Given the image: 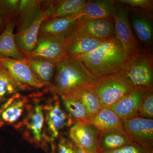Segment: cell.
<instances>
[{
	"label": "cell",
	"instance_id": "836d02e7",
	"mask_svg": "<svg viewBox=\"0 0 153 153\" xmlns=\"http://www.w3.org/2000/svg\"><path fill=\"white\" fill-rule=\"evenodd\" d=\"M9 21L0 16V34L4 31Z\"/></svg>",
	"mask_w": 153,
	"mask_h": 153
},
{
	"label": "cell",
	"instance_id": "ac0fdd59",
	"mask_svg": "<svg viewBox=\"0 0 153 153\" xmlns=\"http://www.w3.org/2000/svg\"><path fill=\"white\" fill-rule=\"evenodd\" d=\"M46 4V1L20 0L15 34L27 30L44 10Z\"/></svg>",
	"mask_w": 153,
	"mask_h": 153
},
{
	"label": "cell",
	"instance_id": "3957f363",
	"mask_svg": "<svg viewBox=\"0 0 153 153\" xmlns=\"http://www.w3.org/2000/svg\"><path fill=\"white\" fill-rule=\"evenodd\" d=\"M42 93L30 95V104L27 117L20 130L26 140L36 147L48 152L52 147L47 134Z\"/></svg>",
	"mask_w": 153,
	"mask_h": 153
},
{
	"label": "cell",
	"instance_id": "1f68e13d",
	"mask_svg": "<svg viewBox=\"0 0 153 153\" xmlns=\"http://www.w3.org/2000/svg\"><path fill=\"white\" fill-rule=\"evenodd\" d=\"M102 153H153L133 143L123 147L111 152Z\"/></svg>",
	"mask_w": 153,
	"mask_h": 153
},
{
	"label": "cell",
	"instance_id": "e0dca14e",
	"mask_svg": "<svg viewBox=\"0 0 153 153\" xmlns=\"http://www.w3.org/2000/svg\"><path fill=\"white\" fill-rule=\"evenodd\" d=\"M78 27L91 37L105 41L116 37L113 18L97 19L81 18Z\"/></svg>",
	"mask_w": 153,
	"mask_h": 153
},
{
	"label": "cell",
	"instance_id": "4fadbf2b",
	"mask_svg": "<svg viewBox=\"0 0 153 153\" xmlns=\"http://www.w3.org/2000/svg\"><path fill=\"white\" fill-rule=\"evenodd\" d=\"M66 39L52 36H38L36 47L30 54L27 55L57 63L66 56Z\"/></svg>",
	"mask_w": 153,
	"mask_h": 153
},
{
	"label": "cell",
	"instance_id": "7a4b0ae2",
	"mask_svg": "<svg viewBox=\"0 0 153 153\" xmlns=\"http://www.w3.org/2000/svg\"><path fill=\"white\" fill-rule=\"evenodd\" d=\"M75 58L98 78L122 71L129 59L116 37L102 42L90 53Z\"/></svg>",
	"mask_w": 153,
	"mask_h": 153
},
{
	"label": "cell",
	"instance_id": "9c48e42d",
	"mask_svg": "<svg viewBox=\"0 0 153 153\" xmlns=\"http://www.w3.org/2000/svg\"><path fill=\"white\" fill-rule=\"evenodd\" d=\"M30 98L20 93L15 94L0 107V127L4 125L20 130L29 110Z\"/></svg>",
	"mask_w": 153,
	"mask_h": 153
},
{
	"label": "cell",
	"instance_id": "ba28073f",
	"mask_svg": "<svg viewBox=\"0 0 153 153\" xmlns=\"http://www.w3.org/2000/svg\"><path fill=\"white\" fill-rule=\"evenodd\" d=\"M0 67L17 82L21 90H33L45 87L34 74L25 58L16 59L0 56Z\"/></svg>",
	"mask_w": 153,
	"mask_h": 153
},
{
	"label": "cell",
	"instance_id": "484cf974",
	"mask_svg": "<svg viewBox=\"0 0 153 153\" xmlns=\"http://www.w3.org/2000/svg\"><path fill=\"white\" fill-rule=\"evenodd\" d=\"M93 86L84 88L73 94L81 102L90 115L95 114L102 107Z\"/></svg>",
	"mask_w": 153,
	"mask_h": 153
},
{
	"label": "cell",
	"instance_id": "4dcf8cb0",
	"mask_svg": "<svg viewBox=\"0 0 153 153\" xmlns=\"http://www.w3.org/2000/svg\"><path fill=\"white\" fill-rule=\"evenodd\" d=\"M55 153H74V145L70 139L60 137Z\"/></svg>",
	"mask_w": 153,
	"mask_h": 153
},
{
	"label": "cell",
	"instance_id": "30bf717a",
	"mask_svg": "<svg viewBox=\"0 0 153 153\" xmlns=\"http://www.w3.org/2000/svg\"><path fill=\"white\" fill-rule=\"evenodd\" d=\"M123 128L133 143L153 152V119L131 118L123 120Z\"/></svg>",
	"mask_w": 153,
	"mask_h": 153
},
{
	"label": "cell",
	"instance_id": "2e32d148",
	"mask_svg": "<svg viewBox=\"0 0 153 153\" xmlns=\"http://www.w3.org/2000/svg\"><path fill=\"white\" fill-rule=\"evenodd\" d=\"M81 18L79 14L72 17L49 18L42 23L38 36L68 38L76 30Z\"/></svg>",
	"mask_w": 153,
	"mask_h": 153
},
{
	"label": "cell",
	"instance_id": "d6986e66",
	"mask_svg": "<svg viewBox=\"0 0 153 153\" xmlns=\"http://www.w3.org/2000/svg\"><path fill=\"white\" fill-rule=\"evenodd\" d=\"M133 143L123 128L99 130L98 143L101 153L120 149Z\"/></svg>",
	"mask_w": 153,
	"mask_h": 153
},
{
	"label": "cell",
	"instance_id": "f1b7e54d",
	"mask_svg": "<svg viewBox=\"0 0 153 153\" xmlns=\"http://www.w3.org/2000/svg\"><path fill=\"white\" fill-rule=\"evenodd\" d=\"M20 0H0V16L16 22Z\"/></svg>",
	"mask_w": 153,
	"mask_h": 153
},
{
	"label": "cell",
	"instance_id": "8fae6325",
	"mask_svg": "<svg viewBox=\"0 0 153 153\" xmlns=\"http://www.w3.org/2000/svg\"><path fill=\"white\" fill-rule=\"evenodd\" d=\"M99 130L90 124L74 123L69 129V139L76 146L88 153H101L98 143Z\"/></svg>",
	"mask_w": 153,
	"mask_h": 153
},
{
	"label": "cell",
	"instance_id": "8992f818",
	"mask_svg": "<svg viewBox=\"0 0 153 153\" xmlns=\"http://www.w3.org/2000/svg\"><path fill=\"white\" fill-rule=\"evenodd\" d=\"M153 64L152 54L141 51L129 59L122 71L134 87L151 88L153 85Z\"/></svg>",
	"mask_w": 153,
	"mask_h": 153
},
{
	"label": "cell",
	"instance_id": "ffe728a7",
	"mask_svg": "<svg viewBox=\"0 0 153 153\" xmlns=\"http://www.w3.org/2000/svg\"><path fill=\"white\" fill-rule=\"evenodd\" d=\"M25 59L38 80L47 88L52 85L57 63L40 57L25 55Z\"/></svg>",
	"mask_w": 153,
	"mask_h": 153
},
{
	"label": "cell",
	"instance_id": "4316f807",
	"mask_svg": "<svg viewBox=\"0 0 153 153\" xmlns=\"http://www.w3.org/2000/svg\"><path fill=\"white\" fill-rule=\"evenodd\" d=\"M133 28L140 40L148 44L152 40L153 31L150 22L145 17H136L132 21Z\"/></svg>",
	"mask_w": 153,
	"mask_h": 153
},
{
	"label": "cell",
	"instance_id": "7c38bea8",
	"mask_svg": "<svg viewBox=\"0 0 153 153\" xmlns=\"http://www.w3.org/2000/svg\"><path fill=\"white\" fill-rule=\"evenodd\" d=\"M55 1H46L44 10L30 27L22 33L15 34V40L19 50L24 54H29L37 44L39 31L44 21L52 15Z\"/></svg>",
	"mask_w": 153,
	"mask_h": 153
},
{
	"label": "cell",
	"instance_id": "44dd1931",
	"mask_svg": "<svg viewBox=\"0 0 153 153\" xmlns=\"http://www.w3.org/2000/svg\"><path fill=\"white\" fill-rule=\"evenodd\" d=\"M117 3L114 0L87 1L79 14L82 18L88 19L112 18Z\"/></svg>",
	"mask_w": 153,
	"mask_h": 153
},
{
	"label": "cell",
	"instance_id": "83f0119b",
	"mask_svg": "<svg viewBox=\"0 0 153 153\" xmlns=\"http://www.w3.org/2000/svg\"><path fill=\"white\" fill-rule=\"evenodd\" d=\"M19 85L7 71L0 67V97H6L19 93Z\"/></svg>",
	"mask_w": 153,
	"mask_h": 153
},
{
	"label": "cell",
	"instance_id": "e575fe53",
	"mask_svg": "<svg viewBox=\"0 0 153 153\" xmlns=\"http://www.w3.org/2000/svg\"><path fill=\"white\" fill-rule=\"evenodd\" d=\"M74 153H88L83 150L81 149L80 148H78V147L74 145Z\"/></svg>",
	"mask_w": 153,
	"mask_h": 153
},
{
	"label": "cell",
	"instance_id": "277c9868",
	"mask_svg": "<svg viewBox=\"0 0 153 153\" xmlns=\"http://www.w3.org/2000/svg\"><path fill=\"white\" fill-rule=\"evenodd\" d=\"M93 87L102 107L109 108L134 88L122 71L100 77Z\"/></svg>",
	"mask_w": 153,
	"mask_h": 153
},
{
	"label": "cell",
	"instance_id": "cb8c5ba5",
	"mask_svg": "<svg viewBox=\"0 0 153 153\" xmlns=\"http://www.w3.org/2000/svg\"><path fill=\"white\" fill-rule=\"evenodd\" d=\"M63 106L74 123H85L90 114L74 94L60 96Z\"/></svg>",
	"mask_w": 153,
	"mask_h": 153
},
{
	"label": "cell",
	"instance_id": "6da1fadb",
	"mask_svg": "<svg viewBox=\"0 0 153 153\" xmlns=\"http://www.w3.org/2000/svg\"><path fill=\"white\" fill-rule=\"evenodd\" d=\"M98 79L79 59L66 55L57 62L52 85L47 88L59 97L71 95L94 85Z\"/></svg>",
	"mask_w": 153,
	"mask_h": 153
},
{
	"label": "cell",
	"instance_id": "5bb4252c",
	"mask_svg": "<svg viewBox=\"0 0 153 153\" xmlns=\"http://www.w3.org/2000/svg\"><path fill=\"white\" fill-rule=\"evenodd\" d=\"M151 88L134 87L129 93L110 108L123 120L138 117L139 110L143 98Z\"/></svg>",
	"mask_w": 153,
	"mask_h": 153
},
{
	"label": "cell",
	"instance_id": "9a60e30c",
	"mask_svg": "<svg viewBox=\"0 0 153 153\" xmlns=\"http://www.w3.org/2000/svg\"><path fill=\"white\" fill-rule=\"evenodd\" d=\"M103 41L89 36L77 26L76 30L66 39V55L77 57L90 53Z\"/></svg>",
	"mask_w": 153,
	"mask_h": 153
},
{
	"label": "cell",
	"instance_id": "52a82bcc",
	"mask_svg": "<svg viewBox=\"0 0 153 153\" xmlns=\"http://www.w3.org/2000/svg\"><path fill=\"white\" fill-rule=\"evenodd\" d=\"M117 1L112 15L116 37L130 58L141 52V46L132 30L127 9Z\"/></svg>",
	"mask_w": 153,
	"mask_h": 153
},
{
	"label": "cell",
	"instance_id": "5b68a950",
	"mask_svg": "<svg viewBox=\"0 0 153 153\" xmlns=\"http://www.w3.org/2000/svg\"><path fill=\"white\" fill-rule=\"evenodd\" d=\"M59 98V96L52 93V96L44 102L46 129L52 144L51 149L56 147L55 140L60 137L62 131L65 128H70L74 124L62 108Z\"/></svg>",
	"mask_w": 153,
	"mask_h": 153
},
{
	"label": "cell",
	"instance_id": "d4e9b609",
	"mask_svg": "<svg viewBox=\"0 0 153 153\" xmlns=\"http://www.w3.org/2000/svg\"><path fill=\"white\" fill-rule=\"evenodd\" d=\"M87 1L86 0L55 1L53 12L49 18H65L79 15Z\"/></svg>",
	"mask_w": 153,
	"mask_h": 153
},
{
	"label": "cell",
	"instance_id": "d590c367",
	"mask_svg": "<svg viewBox=\"0 0 153 153\" xmlns=\"http://www.w3.org/2000/svg\"><path fill=\"white\" fill-rule=\"evenodd\" d=\"M5 97H0V104H1V102H2L5 101ZM1 106H0V107H1Z\"/></svg>",
	"mask_w": 153,
	"mask_h": 153
},
{
	"label": "cell",
	"instance_id": "603a6c76",
	"mask_svg": "<svg viewBox=\"0 0 153 153\" xmlns=\"http://www.w3.org/2000/svg\"><path fill=\"white\" fill-rule=\"evenodd\" d=\"M123 120L110 108L102 107L93 115H90L85 123L95 126L99 130L123 128Z\"/></svg>",
	"mask_w": 153,
	"mask_h": 153
},
{
	"label": "cell",
	"instance_id": "d6a6232c",
	"mask_svg": "<svg viewBox=\"0 0 153 153\" xmlns=\"http://www.w3.org/2000/svg\"><path fill=\"white\" fill-rule=\"evenodd\" d=\"M118 1L124 4H126L145 10H151L153 9V1L151 0H121Z\"/></svg>",
	"mask_w": 153,
	"mask_h": 153
},
{
	"label": "cell",
	"instance_id": "f546056e",
	"mask_svg": "<svg viewBox=\"0 0 153 153\" xmlns=\"http://www.w3.org/2000/svg\"><path fill=\"white\" fill-rule=\"evenodd\" d=\"M138 117L153 119V89L150 88L143 98L139 110Z\"/></svg>",
	"mask_w": 153,
	"mask_h": 153
},
{
	"label": "cell",
	"instance_id": "7402d4cb",
	"mask_svg": "<svg viewBox=\"0 0 153 153\" xmlns=\"http://www.w3.org/2000/svg\"><path fill=\"white\" fill-rule=\"evenodd\" d=\"M16 21H9L0 34V56L16 59H24L25 55L19 49L15 40Z\"/></svg>",
	"mask_w": 153,
	"mask_h": 153
}]
</instances>
